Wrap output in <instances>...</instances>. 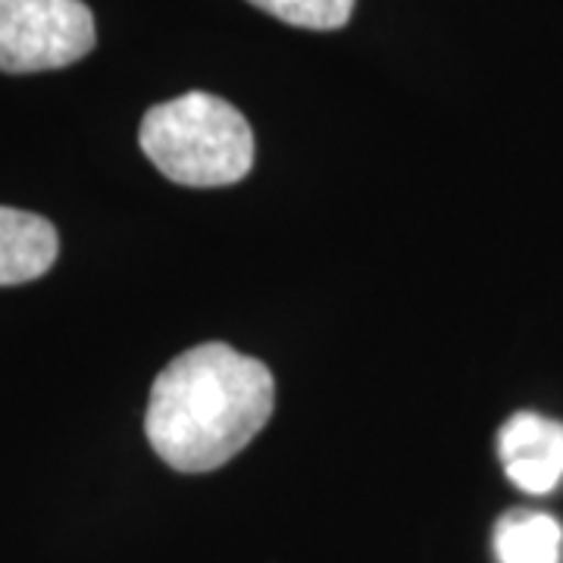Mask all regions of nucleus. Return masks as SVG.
I'll use <instances>...</instances> for the list:
<instances>
[{
    "label": "nucleus",
    "instance_id": "f257e3e1",
    "mask_svg": "<svg viewBox=\"0 0 563 563\" xmlns=\"http://www.w3.org/2000/svg\"><path fill=\"white\" fill-rule=\"evenodd\" d=\"M276 407L273 373L222 342L179 354L154 379L144 432L163 463L210 473L257 439Z\"/></svg>",
    "mask_w": 563,
    "mask_h": 563
},
{
    "label": "nucleus",
    "instance_id": "f03ea898",
    "mask_svg": "<svg viewBox=\"0 0 563 563\" xmlns=\"http://www.w3.org/2000/svg\"><path fill=\"white\" fill-rule=\"evenodd\" d=\"M141 151L163 176L188 188L235 185L254 169V129L239 107L188 91L144 113Z\"/></svg>",
    "mask_w": 563,
    "mask_h": 563
},
{
    "label": "nucleus",
    "instance_id": "7ed1b4c3",
    "mask_svg": "<svg viewBox=\"0 0 563 563\" xmlns=\"http://www.w3.org/2000/svg\"><path fill=\"white\" fill-rule=\"evenodd\" d=\"M98 44L81 0H0V73L29 76L85 60Z\"/></svg>",
    "mask_w": 563,
    "mask_h": 563
},
{
    "label": "nucleus",
    "instance_id": "20e7f679",
    "mask_svg": "<svg viewBox=\"0 0 563 563\" xmlns=\"http://www.w3.org/2000/svg\"><path fill=\"white\" fill-rule=\"evenodd\" d=\"M507 479L526 495H548L563 479V422L520 410L498 429Z\"/></svg>",
    "mask_w": 563,
    "mask_h": 563
},
{
    "label": "nucleus",
    "instance_id": "39448f33",
    "mask_svg": "<svg viewBox=\"0 0 563 563\" xmlns=\"http://www.w3.org/2000/svg\"><path fill=\"white\" fill-rule=\"evenodd\" d=\"M60 254L54 222L16 207H0V285L41 279Z\"/></svg>",
    "mask_w": 563,
    "mask_h": 563
},
{
    "label": "nucleus",
    "instance_id": "423d86ee",
    "mask_svg": "<svg viewBox=\"0 0 563 563\" xmlns=\"http://www.w3.org/2000/svg\"><path fill=\"white\" fill-rule=\"evenodd\" d=\"M563 529L542 514L517 507L495 526V558L498 563H561Z\"/></svg>",
    "mask_w": 563,
    "mask_h": 563
},
{
    "label": "nucleus",
    "instance_id": "0eeeda50",
    "mask_svg": "<svg viewBox=\"0 0 563 563\" xmlns=\"http://www.w3.org/2000/svg\"><path fill=\"white\" fill-rule=\"evenodd\" d=\"M257 10L310 32H335L354 16L357 0H247Z\"/></svg>",
    "mask_w": 563,
    "mask_h": 563
}]
</instances>
